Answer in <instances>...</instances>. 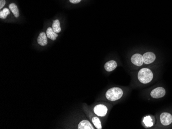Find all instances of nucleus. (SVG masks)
I'll list each match as a JSON object with an SVG mask.
<instances>
[{
  "mask_svg": "<svg viewBox=\"0 0 172 129\" xmlns=\"http://www.w3.org/2000/svg\"><path fill=\"white\" fill-rule=\"evenodd\" d=\"M47 35L48 38L51 39L53 41H55L57 39L58 34L56 33L52 27H49L47 30Z\"/></svg>",
  "mask_w": 172,
  "mask_h": 129,
  "instance_id": "ddd939ff",
  "label": "nucleus"
},
{
  "mask_svg": "<svg viewBox=\"0 0 172 129\" xmlns=\"http://www.w3.org/2000/svg\"><path fill=\"white\" fill-rule=\"evenodd\" d=\"M9 14H10V11L9 9L6 8H4L3 10H1L0 11V18L5 19L6 18L7 16Z\"/></svg>",
  "mask_w": 172,
  "mask_h": 129,
  "instance_id": "dca6fc26",
  "label": "nucleus"
},
{
  "mask_svg": "<svg viewBox=\"0 0 172 129\" xmlns=\"http://www.w3.org/2000/svg\"><path fill=\"white\" fill-rule=\"evenodd\" d=\"M37 42L39 45L44 46L47 44V33L44 32H42L39 34L38 37Z\"/></svg>",
  "mask_w": 172,
  "mask_h": 129,
  "instance_id": "9b49d317",
  "label": "nucleus"
},
{
  "mask_svg": "<svg viewBox=\"0 0 172 129\" xmlns=\"http://www.w3.org/2000/svg\"><path fill=\"white\" fill-rule=\"evenodd\" d=\"M142 123L143 125L146 128L152 127L154 125V121L150 115H147L143 118Z\"/></svg>",
  "mask_w": 172,
  "mask_h": 129,
  "instance_id": "f8f14e48",
  "label": "nucleus"
},
{
  "mask_svg": "<svg viewBox=\"0 0 172 129\" xmlns=\"http://www.w3.org/2000/svg\"><path fill=\"white\" fill-rule=\"evenodd\" d=\"M9 8L11 11V12L13 13L14 16L16 18H18L19 16V11L18 8V6H16V4H14V3H11L9 5Z\"/></svg>",
  "mask_w": 172,
  "mask_h": 129,
  "instance_id": "4468645a",
  "label": "nucleus"
},
{
  "mask_svg": "<svg viewBox=\"0 0 172 129\" xmlns=\"http://www.w3.org/2000/svg\"><path fill=\"white\" fill-rule=\"evenodd\" d=\"M118 64L115 60H110L105 64L104 68L108 72H112L117 68Z\"/></svg>",
  "mask_w": 172,
  "mask_h": 129,
  "instance_id": "9d476101",
  "label": "nucleus"
},
{
  "mask_svg": "<svg viewBox=\"0 0 172 129\" xmlns=\"http://www.w3.org/2000/svg\"><path fill=\"white\" fill-rule=\"evenodd\" d=\"M52 28L56 33H60L62 31V29H61L59 21L58 20H55L54 21L53 24H52Z\"/></svg>",
  "mask_w": 172,
  "mask_h": 129,
  "instance_id": "2eb2a0df",
  "label": "nucleus"
},
{
  "mask_svg": "<svg viewBox=\"0 0 172 129\" xmlns=\"http://www.w3.org/2000/svg\"><path fill=\"white\" fill-rule=\"evenodd\" d=\"M77 128L78 129H96L91 121L87 119H83L79 123Z\"/></svg>",
  "mask_w": 172,
  "mask_h": 129,
  "instance_id": "1a4fd4ad",
  "label": "nucleus"
},
{
  "mask_svg": "<svg viewBox=\"0 0 172 129\" xmlns=\"http://www.w3.org/2000/svg\"><path fill=\"white\" fill-rule=\"evenodd\" d=\"M166 94V89L163 87H157L150 92V95L153 98L159 99L162 98Z\"/></svg>",
  "mask_w": 172,
  "mask_h": 129,
  "instance_id": "39448f33",
  "label": "nucleus"
},
{
  "mask_svg": "<svg viewBox=\"0 0 172 129\" xmlns=\"http://www.w3.org/2000/svg\"><path fill=\"white\" fill-rule=\"evenodd\" d=\"M130 61L134 66L140 67L143 65V55L140 53H135L131 56Z\"/></svg>",
  "mask_w": 172,
  "mask_h": 129,
  "instance_id": "0eeeda50",
  "label": "nucleus"
},
{
  "mask_svg": "<svg viewBox=\"0 0 172 129\" xmlns=\"http://www.w3.org/2000/svg\"><path fill=\"white\" fill-rule=\"evenodd\" d=\"M6 3L5 0H0V8L2 9Z\"/></svg>",
  "mask_w": 172,
  "mask_h": 129,
  "instance_id": "f3484780",
  "label": "nucleus"
},
{
  "mask_svg": "<svg viewBox=\"0 0 172 129\" xmlns=\"http://www.w3.org/2000/svg\"><path fill=\"white\" fill-rule=\"evenodd\" d=\"M92 110L100 118H103L108 115L109 107L105 103H100L93 106Z\"/></svg>",
  "mask_w": 172,
  "mask_h": 129,
  "instance_id": "20e7f679",
  "label": "nucleus"
},
{
  "mask_svg": "<svg viewBox=\"0 0 172 129\" xmlns=\"http://www.w3.org/2000/svg\"><path fill=\"white\" fill-rule=\"evenodd\" d=\"M82 0H69L70 2L73 4H77L81 1Z\"/></svg>",
  "mask_w": 172,
  "mask_h": 129,
  "instance_id": "a211bd4d",
  "label": "nucleus"
},
{
  "mask_svg": "<svg viewBox=\"0 0 172 129\" xmlns=\"http://www.w3.org/2000/svg\"><path fill=\"white\" fill-rule=\"evenodd\" d=\"M125 94V91L120 87H113L107 91L105 97L107 100L115 102L120 100Z\"/></svg>",
  "mask_w": 172,
  "mask_h": 129,
  "instance_id": "f257e3e1",
  "label": "nucleus"
},
{
  "mask_svg": "<svg viewBox=\"0 0 172 129\" xmlns=\"http://www.w3.org/2000/svg\"><path fill=\"white\" fill-rule=\"evenodd\" d=\"M154 78V74L149 68H142L138 72L137 79L141 84H147L152 82Z\"/></svg>",
  "mask_w": 172,
  "mask_h": 129,
  "instance_id": "f03ea898",
  "label": "nucleus"
},
{
  "mask_svg": "<svg viewBox=\"0 0 172 129\" xmlns=\"http://www.w3.org/2000/svg\"><path fill=\"white\" fill-rule=\"evenodd\" d=\"M83 109L95 128L97 129H102V123L100 118L97 116L92 110L91 111L87 105H84Z\"/></svg>",
  "mask_w": 172,
  "mask_h": 129,
  "instance_id": "7ed1b4c3",
  "label": "nucleus"
},
{
  "mask_svg": "<svg viewBox=\"0 0 172 129\" xmlns=\"http://www.w3.org/2000/svg\"><path fill=\"white\" fill-rule=\"evenodd\" d=\"M160 123L163 126H168L172 123V115L168 112H163L160 115Z\"/></svg>",
  "mask_w": 172,
  "mask_h": 129,
  "instance_id": "423d86ee",
  "label": "nucleus"
},
{
  "mask_svg": "<svg viewBox=\"0 0 172 129\" xmlns=\"http://www.w3.org/2000/svg\"><path fill=\"white\" fill-rule=\"evenodd\" d=\"M156 58V55L153 52H146L143 55V63L146 65L153 63Z\"/></svg>",
  "mask_w": 172,
  "mask_h": 129,
  "instance_id": "6e6552de",
  "label": "nucleus"
}]
</instances>
